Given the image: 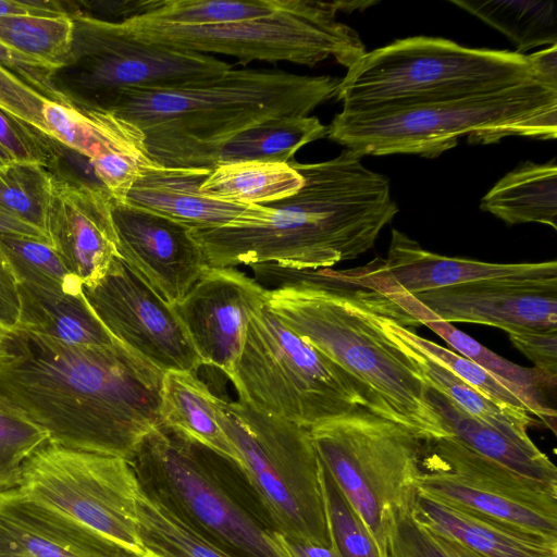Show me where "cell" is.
Returning <instances> with one entry per match:
<instances>
[{
  "label": "cell",
  "mask_w": 557,
  "mask_h": 557,
  "mask_svg": "<svg viewBox=\"0 0 557 557\" xmlns=\"http://www.w3.org/2000/svg\"><path fill=\"white\" fill-rule=\"evenodd\" d=\"M164 372L120 342L82 346L4 330L0 399L67 448L131 461L160 423Z\"/></svg>",
  "instance_id": "cell-1"
},
{
  "label": "cell",
  "mask_w": 557,
  "mask_h": 557,
  "mask_svg": "<svg viewBox=\"0 0 557 557\" xmlns=\"http://www.w3.org/2000/svg\"><path fill=\"white\" fill-rule=\"evenodd\" d=\"M250 269L268 288L270 310L352 379L368 410L422 441L451 436L428 400L422 376L382 330V293L348 281L332 268L263 263Z\"/></svg>",
  "instance_id": "cell-2"
},
{
  "label": "cell",
  "mask_w": 557,
  "mask_h": 557,
  "mask_svg": "<svg viewBox=\"0 0 557 557\" xmlns=\"http://www.w3.org/2000/svg\"><path fill=\"white\" fill-rule=\"evenodd\" d=\"M344 149L315 163L290 164L302 175L301 188L265 205L259 224L194 228L191 237L212 268L272 263L317 270L354 260L373 248L382 230L398 213L388 178Z\"/></svg>",
  "instance_id": "cell-3"
},
{
  "label": "cell",
  "mask_w": 557,
  "mask_h": 557,
  "mask_svg": "<svg viewBox=\"0 0 557 557\" xmlns=\"http://www.w3.org/2000/svg\"><path fill=\"white\" fill-rule=\"evenodd\" d=\"M339 79L282 71L228 70L171 89H124L101 102L144 135L152 163L215 168L219 150L262 122L306 116L335 97Z\"/></svg>",
  "instance_id": "cell-4"
},
{
  "label": "cell",
  "mask_w": 557,
  "mask_h": 557,
  "mask_svg": "<svg viewBox=\"0 0 557 557\" xmlns=\"http://www.w3.org/2000/svg\"><path fill=\"white\" fill-rule=\"evenodd\" d=\"M557 88L539 81L465 97L337 113L331 140L363 156L436 158L468 136L492 144L508 136L555 139Z\"/></svg>",
  "instance_id": "cell-5"
},
{
  "label": "cell",
  "mask_w": 557,
  "mask_h": 557,
  "mask_svg": "<svg viewBox=\"0 0 557 557\" xmlns=\"http://www.w3.org/2000/svg\"><path fill=\"white\" fill-rule=\"evenodd\" d=\"M535 81L525 54L414 36L366 52L339 79L335 97L342 111L355 112L487 94Z\"/></svg>",
  "instance_id": "cell-6"
},
{
  "label": "cell",
  "mask_w": 557,
  "mask_h": 557,
  "mask_svg": "<svg viewBox=\"0 0 557 557\" xmlns=\"http://www.w3.org/2000/svg\"><path fill=\"white\" fill-rule=\"evenodd\" d=\"M375 1L285 0L276 12L212 26H182L145 16L121 21L132 36L181 50L226 54L246 64L253 60L313 66L329 58L347 67L367 51L358 33L337 20Z\"/></svg>",
  "instance_id": "cell-7"
},
{
  "label": "cell",
  "mask_w": 557,
  "mask_h": 557,
  "mask_svg": "<svg viewBox=\"0 0 557 557\" xmlns=\"http://www.w3.org/2000/svg\"><path fill=\"white\" fill-rule=\"evenodd\" d=\"M230 380L238 400L309 430L359 406L366 408L352 379L267 305L250 318Z\"/></svg>",
  "instance_id": "cell-8"
},
{
  "label": "cell",
  "mask_w": 557,
  "mask_h": 557,
  "mask_svg": "<svg viewBox=\"0 0 557 557\" xmlns=\"http://www.w3.org/2000/svg\"><path fill=\"white\" fill-rule=\"evenodd\" d=\"M309 431L321 463L387 553L385 522L413 504L422 440L361 406Z\"/></svg>",
  "instance_id": "cell-9"
},
{
  "label": "cell",
  "mask_w": 557,
  "mask_h": 557,
  "mask_svg": "<svg viewBox=\"0 0 557 557\" xmlns=\"http://www.w3.org/2000/svg\"><path fill=\"white\" fill-rule=\"evenodd\" d=\"M67 63L52 84L67 104L98 108L124 89H171L219 76L232 65L209 54L138 39L120 22L78 10Z\"/></svg>",
  "instance_id": "cell-10"
},
{
  "label": "cell",
  "mask_w": 557,
  "mask_h": 557,
  "mask_svg": "<svg viewBox=\"0 0 557 557\" xmlns=\"http://www.w3.org/2000/svg\"><path fill=\"white\" fill-rule=\"evenodd\" d=\"M139 478L127 459L48 442L24 463L18 488L57 509L126 557H163L138 525Z\"/></svg>",
  "instance_id": "cell-11"
},
{
  "label": "cell",
  "mask_w": 557,
  "mask_h": 557,
  "mask_svg": "<svg viewBox=\"0 0 557 557\" xmlns=\"http://www.w3.org/2000/svg\"><path fill=\"white\" fill-rule=\"evenodd\" d=\"M216 453L160 422L140 442L134 469L194 525L237 557H278L270 530L259 525L221 486Z\"/></svg>",
  "instance_id": "cell-12"
},
{
  "label": "cell",
  "mask_w": 557,
  "mask_h": 557,
  "mask_svg": "<svg viewBox=\"0 0 557 557\" xmlns=\"http://www.w3.org/2000/svg\"><path fill=\"white\" fill-rule=\"evenodd\" d=\"M417 491L448 505L557 539V494L454 436L422 441Z\"/></svg>",
  "instance_id": "cell-13"
},
{
  "label": "cell",
  "mask_w": 557,
  "mask_h": 557,
  "mask_svg": "<svg viewBox=\"0 0 557 557\" xmlns=\"http://www.w3.org/2000/svg\"><path fill=\"white\" fill-rule=\"evenodd\" d=\"M82 290L108 332L161 371L196 373L202 366L174 306L120 256L113 258L100 280L82 286Z\"/></svg>",
  "instance_id": "cell-14"
},
{
  "label": "cell",
  "mask_w": 557,
  "mask_h": 557,
  "mask_svg": "<svg viewBox=\"0 0 557 557\" xmlns=\"http://www.w3.org/2000/svg\"><path fill=\"white\" fill-rule=\"evenodd\" d=\"M268 288L236 268L208 267L174 306L201 363L228 379L239 359L250 318L267 305Z\"/></svg>",
  "instance_id": "cell-15"
},
{
  "label": "cell",
  "mask_w": 557,
  "mask_h": 557,
  "mask_svg": "<svg viewBox=\"0 0 557 557\" xmlns=\"http://www.w3.org/2000/svg\"><path fill=\"white\" fill-rule=\"evenodd\" d=\"M119 256L165 302L175 306L209 267L191 227L110 199Z\"/></svg>",
  "instance_id": "cell-16"
},
{
  "label": "cell",
  "mask_w": 557,
  "mask_h": 557,
  "mask_svg": "<svg viewBox=\"0 0 557 557\" xmlns=\"http://www.w3.org/2000/svg\"><path fill=\"white\" fill-rule=\"evenodd\" d=\"M448 323H476L508 334L557 332V277L482 280L413 295Z\"/></svg>",
  "instance_id": "cell-17"
},
{
  "label": "cell",
  "mask_w": 557,
  "mask_h": 557,
  "mask_svg": "<svg viewBox=\"0 0 557 557\" xmlns=\"http://www.w3.org/2000/svg\"><path fill=\"white\" fill-rule=\"evenodd\" d=\"M222 405L252 438L292 494L318 545L331 546L321 485V461L309 429L261 412L240 400L222 399Z\"/></svg>",
  "instance_id": "cell-18"
},
{
  "label": "cell",
  "mask_w": 557,
  "mask_h": 557,
  "mask_svg": "<svg viewBox=\"0 0 557 557\" xmlns=\"http://www.w3.org/2000/svg\"><path fill=\"white\" fill-rule=\"evenodd\" d=\"M110 199L106 190L54 181L46 233L82 286L100 280L119 256Z\"/></svg>",
  "instance_id": "cell-19"
},
{
  "label": "cell",
  "mask_w": 557,
  "mask_h": 557,
  "mask_svg": "<svg viewBox=\"0 0 557 557\" xmlns=\"http://www.w3.org/2000/svg\"><path fill=\"white\" fill-rule=\"evenodd\" d=\"M367 275L391 282L408 294L482 280H543L557 277L556 260L534 263H492L441 256L425 250L393 230L387 256L358 267Z\"/></svg>",
  "instance_id": "cell-20"
},
{
  "label": "cell",
  "mask_w": 557,
  "mask_h": 557,
  "mask_svg": "<svg viewBox=\"0 0 557 557\" xmlns=\"http://www.w3.org/2000/svg\"><path fill=\"white\" fill-rule=\"evenodd\" d=\"M210 171L152 163L141 171L123 202L194 228L259 224L269 218L265 205H238L202 195L200 186Z\"/></svg>",
  "instance_id": "cell-21"
},
{
  "label": "cell",
  "mask_w": 557,
  "mask_h": 557,
  "mask_svg": "<svg viewBox=\"0 0 557 557\" xmlns=\"http://www.w3.org/2000/svg\"><path fill=\"white\" fill-rule=\"evenodd\" d=\"M0 557L126 556L15 487L0 492Z\"/></svg>",
  "instance_id": "cell-22"
},
{
  "label": "cell",
  "mask_w": 557,
  "mask_h": 557,
  "mask_svg": "<svg viewBox=\"0 0 557 557\" xmlns=\"http://www.w3.org/2000/svg\"><path fill=\"white\" fill-rule=\"evenodd\" d=\"M368 286L375 289L406 312L416 318L420 324L440 335L460 356L475 362L494 376L513 386L528 411L546 428L556 432V410L548 401L549 392H555L557 377L546 374L535 368L518 366L496 352H493L451 323L441 320L421 305L411 294L406 293L395 284L371 278Z\"/></svg>",
  "instance_id": "cell-23"
},
{
  "label": "cell",
  "mask_w": 557,
  "mask_h": 557,
  "mask_svg": "<svg viewBox=\"0 0 557 557\" xmlns=\"http://www.w3.org/2000/svg\"><path fill=\"white\" fill-rule=\"evenodd\" d=\"M412 510L430 530L483 557H557V539L448 505L418 491Z\"/></svg>",
  "instance_id": "cell-24"
},
{
  "label": "cell",
  "mask_w": 557,
  "mask_h": 557,
  "mask_svg": "<svg viewBox=\"0 0 557 557\" xmlns=\"http://www.w3.org/2000/svg\"><path fill=\"white\" fill-rule=\"evenodd\" d=\"M426 397L450 435L510 471L557 494V468L540 448L529 449L498 430L472 418L446 396L428 386Z\"/></svg>",
  "instance_id": "cell-25"
},
{
  "label": "cell",
  "mask_w": 557,
  "mask_h": 557,
  "mask_svg": "<svg viewBox=\"0 0 557 557\" xmlns=\"http://www.w3.org/2000/svg\"><path fill=\"white\" fill-rule=\"evenodd\" d=\"M18 329L73 345L104 347L119 343L96 317L83 290L63 294L18 284Z\"/></svg>",
  "instance_id": "cell-26"
},
{
  "label": "cell",
  "mask_w": 557,
  "mask_h": 557,
  "mask_svg": "<svg viewBox=\"0 0 557 557\" xmlns=\"http://www.w3.org/2000/svg\"><path fill=\"white\" fill-rule=\"evenodd\" d=\"M160 422L213 450L242 472L240 457L216 419V396L196 373L164 372Z\"/></svg>",
  "instance_id": "cell-27"
},
{
  "label": "cell",
  "mask_w": 557,
  "mask_h": 557,
  "mask_svg": "<svg viewBox=\"0 0 557 557\" xmlns=\"http://www.w3.org/2000/svg\"><path fill=\"white\" fill-rule=\"evenodd\" d=\"M42 115L50 136L90 160L112 151L146 152L143 133L108 110L47 100Z\"/></svg>",
  "instance_id": "cell-28"
},
{
  "label": "cell",
  "mask_w": 557,
  "mask_h": 557,
  "mask_svg": "<svg viewBox=\"0 0 557 557\" xmlns=\"http://www.w3.org/2000/svg\"><path fill=\"white\" fill-rule=\"evenodd\" d=\"M480 208L508 225L535 222L557 230L556 160L520 164L486 193Z\"/></svg>",
  "instance_id": "cell-29"
},
{
  "label": "cell",
  "mask_w": 557,
  "mask_h": 557,
  "mask_svg": "<svg viewBox=\"0 0 557 557\" xmlns=\"http://www.w3.org/2000/svg\"><path fill=\"white\" fill-rule=\"evenodd\" d=\"M137 475V520L149 548L163 557H237L207 536L161 492Z\"/></svg>",
  "instance_id": "cell-30"
},
{
  "label": "cell",
  "mask_w": 557,
  "mask_h": 557,
  "mask_svg": "<svg viewBox=\"0 0 557 557\" xmlns=\"http://www.w3.org/2000/svg\"><path fill=\"white\" fill-rule=\"evenodd\" d=\"M302 175L290 164L245 161L213 168L200 186L202 195L238 205H269L296 194Z\"/></svg>",
  "instance_id": "cell-31"
},
{
  "label": "cell",
  "mask_w": 557,
  "mask_h": 557,
  "mask_svg": "<svg viewBox=\"0 0 557 557\" xmlns=\"http://www.w3.org/2000/svg\"><path fill=\"white\" fill-rule=\"evenodd\" d=\"M326 135L327 126L317 116L272 119L228 140L219 150L215 166L245 161L286 163L301 147Z\"/></svg>",
  "instance_id": "cell-32"
},
{
  "label": "cell",
  "mask_w": 557,
  "mask_h": 557,
  "mask_svg": "<svg viewBox=\"0 0 557 557\" xmlns=\"http://www.w3.org/2000/svg\"><path fill=\"white\" fill-rule=\"evenodd\" d=\"M451 3L504 34L518 53L557 45V8L553 1L451 0Z\"/></svg>",
  "instance_id": "cell-33"
},
{
  "label": "cell",
  "mask_w": 557,
  "mask_h": 557,
  "mask_svg": "<svg viewBox=\"0 0 557 557\" xmlns=\"http://www.w3.org/2000/svg\"><path fill=\"white\" fill-rule=\"evenodd\" d=\"M72 38L71 14L0 17V41L53 73L67 63Z\"/></svg>",
  "instance_id": "cell-34"
},
{
  "label": "cell",
  "mask_w": 557,
  "mask_h": 557,
  "mask_svg": "<svg viewBox=\"0 0 557 557\" xmlns=\"http://www.w3.org/2000/svg\"><path fill=\"white\" fill-rule=\"evenodd\" d=\"M0 255L17 284L63 294L82 293L81 282L65 268L50 242L0 235Z\"/></svg>",
  "instance_id": "cell-35"
},
{
  "label": "cell",
  "mask_w": 557,
  "mask_h": 557,
  "mask_svg": "<svg viewBox=\"0 0 557 557\" xmlns=\"http://www.w3.org/2000/svg\"><path fill=\"white\" fill-rule=\"evenodd\" d=\"M285 0H151L141 16L182 26H212L270 15Z\"/></svg>",
  "instance_id": "cell-36"
},
{
  "label": "cell",
  "mask_w": 557,
  "mask_h": 557,
  "mask_svg": "<svg viewBox=\"0 0 557 557\" xmlns=\"http://www.w3.org/2000/svg\"><path fill=\"white\" fill-rule=\"evenodd\" d=\"M53 188L54 180L45 165L13 162L0 171V208L47 235Z\"/></svg>",
  "instance_id": "cell-37"
},
{
  "label": "cell",
  "mask_w": 557,
  "mask_h": 557,
  "mask_svg": "<svg viewBox=\"0 0 557 557\" xmlns=\"http://www.w3.org/2000/svg\"><path fill=\"white\" fill-rule=\"evenodd\" d=\"M321 485L331 546L339 557H388L322 463Z\"/></svg>",
  "instance_id": "cell-38"
},
{
  "label": "cell",
  "mask_w": 557,
  "mask_h": 557,
  "mask_svg": "<svg viewBox=\"0 0 557 557\" xmlns=\"http://www.w3.org/2000/svg\"><path fill=\"white\" fill-rule=\"evenodd\" d=\"M401 330L413 344L442 362L456 376L469 384L482 396L517 417L522 419H535L528 411L513 386L494 376L475 362L459 354L421 337L413 330L405 326H401Z\"/></svg>",
  "instance_id": "cell-39"
},
{
  "label": "cell",
  "mask_w": 557,
  "mask_h": 557,
  "mask_svg": "<svg viewBox=\"0 0 557 557\" xmlns=\"http://www.w3.org/2000/svg\"><path fill=\"white\" fill-rule=\"evenodd\" d=\"M49 435L0 399V492L18 487L27 459Z\"/></svg>",
  "instance_id": "cell-40"
},
{
  "label": "cell",
  "mask_w": 557,
  "mask_h": 557,
  "mask_svg": "<svg viewBox=\"0 0 557 557\" xmlns=\"http://www.w3.org/2000/svg\"><path fill=\"white\" fill-rule=\"evenodd\" d=\"M385 542L388 557H448L430 530L417 519L412 505L388 512Z\"/></svg>",
  "instance_id": "cell-41"
},
{
  "label": "cell",
  "mask_w": 557,
  "mask_h": 557,
  "mask_svg": "<svg viewBox=\"0 0 557 557\" xmlns=\"http://www.w3.org/2000/svg\"><path fill=\"white\" fill-rule=\"evenodd\" d=\"M52 136L0 109V146L15 162L39 163L51 160Z\"/></svg>",
  "instance_id": "cell-42"
},
{
  "label": "cell",
  "mask_w": 557,
  "mask_h": 557,
  "mask_svg": "<svg viewBox=\"0 0 557 557\" xmlns=\"http://www.w3.org/2000/svg\"><path fill=\"white\" fill-rule=\"evenodd\" d=\"M47 100L49 99L0 65V109L49 135L42 115Z\"/></svg>",
  "instance_id": "cell-43"
},
{
  "label": "cell",
  "mask_w": 557,
  "mask_h": 557,
  "mask_svg": "<svg viewBox=\"0 0 557 557\" xmlns=\"http://www.w3.org/2000/svg\"><path fill=\"white\" fill-rule=\"evenodd\" d=\"M0 65L41 94L45 98L66 103L52 84V75L54 74L52 71L13 51L1 41Z\"/></svg>",
  "instance_id": "cell-44"
},
{
  "label": "cell",
  "mask_w": 557,
  "mask_h": 557,
  "mask_svg": "<svg viewBox=\"0 0 557 557\" xmlns=\"http://www.w3.org/2000/svg\"><path fill=\"white\" fill-rule=\"evenodd\" d=\"M508 336L535 369L557 377V332L511 333Z\"/></svg>",
  "instance_id": "cell-45"
},
{
  "label": "cell",
  "mask_w": 557,
  "mask_h": 557,
  "mask_svg": "<svg viewBox=\"0 0 557 557\" xmlns=\"http://www.w3.org/2000/svg\"><path fill=\"white\" fill-rule=\"evenodd\" d=\"M20 319L18 284L0 255V326L17 327Z\"/></svg>",
  "instance_id": "cell-46"
},
{
  "label": "cell",
  "mask_w": 557,
  "mask_h": 557,
  "mask_svg": "<svg viewBox=\"0 0 557 557\" xmlns=\"http://www.w3.org/2000/svg\"><path fill=\"white\" fill-rule=\"evenodd\" d=\"M71 14L63 2L50 0H0V17L21 15L57 16Z\"/></svg>",
  "instance_id": "cell-47"
},
{
  "label": "cell",
  "mask_w": 557,
  "mask_h": 557,
  "mask_svg": "<svg viewBox=\"0 0 557 557\" xmlns=\"http://www.w3.org/2000/svg\"><path fill=\"white\" fill-rule=\"evenodd\" d=\"M270 535L278 557H339L332 546L296 541L275 530H270Z\"/></svg>",
  "instance_id": "cell-48"
},
{
  "label": "cell",
  "mask_w": 557,
  "mask_h": 557,
  "mask_svg": "<svg viewBox=\"0 0 557 557\" xmlns=\"http://www.w3.org/2000/svg\"><path fill=\"white\" fill-rule=\"evenodd\" d=\"M527 57L535 77L541 83L557 88V45Z\"/></svg>",
  "instance_id": "cell-49"
},
{
  "label": "cell",
  "mask_w": 557,
  "mask_h": 557,
  "mask_svg": "<svg viewBox=\"0 0 557 557\" xmlns=\"http://www.w3.org/2000/svg\"><path fill=\"white\" fill-rule=\"evenodd\" d=\"M0 235L26 236L50 242L40 230L0 208Z\"/></svg>",
  "instance_id": "cell-50"
},
{
  "label": "cell",
  "mask_w": 557,
  "mask_h": 557,
  "mask_svg": "<svg viewBox=\"0 0 557 557\" xmlns=\"http://www.w3.org/2000/svg\"><path fill=\"white\" fill-rule=\"evenodd\" d=\"M430 532L432 533L436 543L448 557H483L472 552L471 549L467 548L466 546L459 544L453 539L441 535L432 530H430Z\"/></svg>",
  "instance_id": "cell-51"
},
{
  "label": "cell",
  "mask_w": 557,
  "mask_h": 557,
  "mask_svg": "<svg viewBox=\"0 0 557 557\" xmlns=\"http://www.w3.org/2000/svg\"><path fill=\"white\" fill-rule=\"evenodd\" d=\"M15 162L11 156L0 146V171Z\"/></svg>",
  "instance_id": "cell-52"
},
{
  "label": "cell",
  "mask_w": 557,
  "mask_h": 557,
  "mask_svg": "<svg viewBox=\"0 0 557 557\" xmlns=\"http://www.w3.org/2000/svg\"><path fill=\"white\" fill-rule=\"evenodd\" d=\"M4 330L3 327L0 326V356H1V350H2V343H3V336H4Z\"/></svg>",
  "instance_id": "cell-53"
}]
</instances>
